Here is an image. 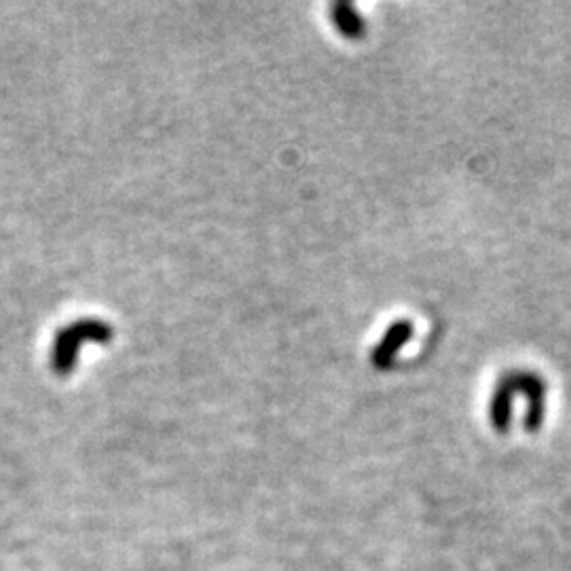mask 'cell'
<instances>
[{"instance_id":"6da1fadb","label":"cell","mask_w":571,"mask_h":571,"mask_svg":"<svg viewBox=\"0 0 571 571\" xmlns=\"http://www.w3.org/2000/svg\"><path fill=\"white\" fill-rule=\"evenodd\" d=\"M113 341V326L98 318H81L64 326L55 335L51 349V368L55 375L66 377L75 371L79 352L85 343L108 345Z\"/></svg>"},{"instance_id":"7a4b0ae2","label":"cell","mask_w":571,"mask_h":571,"mask_svg":"<svg viewBox=\"0 0 571 571\" xmlns=\"http://www.w3.org/2000/svg\"><path fill=\"white\" fill-rule=\"evenodd\" d=\"M411 333H413V326L409 322L400 320L398 324H394L388 333H385V339L381 341V345L375 349L373 362L377 366H388L394 360V354L398 352V349L409 341Z\"/></svg>"},{"instance_id":"3957f363","label":"cell","mask_w":571,"mask_h":571,"mask_svg":"<svg viewBox=\"0 0 571 571\" xmlns=\"http://www.w3.org/2000/svg\"><path fill=\"white\" fill-rule=\"evenodd\" d=\"M510 404H512V381H506L500 390H497L493 404H491V421L495 430L506 432L510 421Z\"/></svg>"},{"instance_id":"277c9868","label":"cell","mask_w":571,"mask_h":571,"mask_svg":"<svg viewBox=\"0 0 571 571\" xmlns=\"http://www.w3.org/2000/svg\"><path fill=\"white\" fill-rule=\"evenodd\" d=\"M345 17H347V20H343V17H337V24H339V26H343L345 22H354V24H358V20H356L354 15H345ZM345 32H347L349 36H354V28H347V26H345Z\"/></svg>"}]
</instances>
